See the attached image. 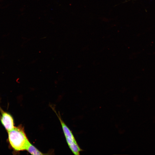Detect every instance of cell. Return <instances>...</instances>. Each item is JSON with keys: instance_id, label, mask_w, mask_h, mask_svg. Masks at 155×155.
Returning <instances> with one entry per match:
<instances>
[{"instance_id": "cell-3", "label": "cell", "mask_w": 155, "mask_h": 155, "mask_svg": "<svg viewBox=\"0 0 155 155\" xmlns=\"http://www.w3.org/2000/svg\"><path fill=\"white\" fill-rule=\"evenodd\" d=\"M1 113V121L3 125L7 132L12 130L14 127L13 119L9 113L3 111L0 107Z\"/></svg>"}, {"instance_id": "cell-1", "label": "cell", "mask_w": 155, "mask_h": 155, "mask_svg": "<svg viewBox=\"0 0 155 155\" xmlns=\"http://www.w3.org/2000/svg\"><path fill=\"white\" fill-rule=\"evenodd\" d=\"M8 132L9 141L12 148L16 151L26 150L31 144L24 128L19 125Z\"/></svg>"}, {"instance_id": "cell-5", "label": "cell", "mask_w": 155, "mask_h": 155, "mask_svg": "<svg viewBox=\"0 0 155 155\" xmlns=\"http://www.w3.org/2000/svg\"><path fill=\"white\" fill-rule=\"evenodd\" d=\"M0 117H1V115H0Z\"/></svg>"}, {"instance_id": "cell-2", "label": "cell", "mask_w": 155, "mask_h": 155, "mask_svg": "<svg viewBox=\"0 0 155 155\" xmlns=\"http://www.w3.org/2000/svg\"><path fill=\"white\" fill-rule=\"evenodd\" d=\"M55 111L60 122L67 143L69 148L74 154L76 155H79L80 152L81 151V149L78 145L72 132L62 119L59 114L58 115L56 111Z\"/></svg>"}, {"instance_id": "cell-4", "label": "cell", "mask_w": 155, "mask_h": 155, "mask_svg": "<svg viewBox=\"0 0 155 155\" xmlns=\"http://www.w3.org/2000/svg\"><path fill=\"white\" fill-rule=\"evenodd\" d=\"M26 150L32 155H43L44 154L31 143L27 149Z\"/></svg>"}]
</instances>
